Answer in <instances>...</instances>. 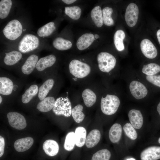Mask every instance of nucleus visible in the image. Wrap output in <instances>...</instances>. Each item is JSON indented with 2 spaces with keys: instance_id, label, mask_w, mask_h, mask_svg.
Wrapping results in <instances>:
<instances>
[{
  "instance_id": "1",
  "label": "nucleus",
  "mask_w": 160,
  "mask_h": 160,
  "mask_svg": "<svg viewBox=\"0 0 160 160\" xmlns=\"http://www.w3.org/2000/svg\"><path fill=\"white\" fill-rule=\"evenodd\" d=\"M120 79L123 84L126 98L140 101L147 100L150 97L151 88L136 70L122 71Z\"/></svg>"
},
{
  "instance_id": "2",
  "label": "nucleus",
  "mask_w": 160,
  "mask_h": 160,
  "mask_svg": "<svg viewBox=\"0 0 160 160\" xmlns=\"http://www.w3.org/2000/svg\"><path fill=\"white\" fill-rule=\"evenodd\" d=\"M121 81L115 92L105 93L101 98L100 109L105 115L115 114L120 106L122 99L126 98L124 86Z\"/></svg>"
},
{
  "instance_id": "3",
  "label": "nucleus",
  "mask_w": 160,
  "mask_h": 160,
  "mask_svg": "<svg viewBox=\"0 0 160 160\" xmlns=\"http://www.w3.org/2000/svg\"><path fill=\"white\" fill-rule=\"evenodd\" d=\"M25 82L5 72H0V95L3 99L18 97Z\"/></svg>"
},
{
  "instance_id": "4",
  "label": "nucleus",
  "mask_w": 160,
  "mask_h": 160,
  "mask_svg": "<svg viewBox=\"0 0 160 160\" xmlns=\"http://www.w3.org/2000/svg\"><path fill=\"white\" fill-rule=\"evenodd\" d=\"M99 70L105 74L111 75L116 67L117 60L112 54L106 52H101L97 56Z\"/></svg>"
},
{
  "instance_id": "5",
  "label": "nucleus",
  "mask_w": 160,
  "mask_h": 160,
  "mask_svg": "<svg viewBox=\"0 0 160 160\" xmlns=\"http://www.w3.org/2000/svg\"><path fill=\"white\" fill-rule=\"evenodd\" d=\"M56 57L55 55L51 54L39 59L36 64L33 74L43 80L49 76L48 70L55 64Z\"/></svg>"
},
{
  "instance_id": "6",
  "label": "nucleus",
  "mask_w": 160,
  "mask_h": 160,
  "mask_svg": "<svg viewBox=\"0 0 160 160\" xmlns=\"http://www.w3.org/2000/svg\"><path fill=\"white\" fill-rule=\"evenodd\" d=\"M70 73L75 77L82 79L88 76L91 68L87 64L76 59L72 60L69 65Z\"/></svg>"
},
{
  "instance_id": "7",
  "label": "nucleus",
  "mask_w": 160,
  "mask_h": 160,
  "mask_svg": "<svg viewBox=\"0 0 160 160\" xmlns=\"http://www.w3.org/2000/svg\"><path fill=\"white\" fill-rule=\"evenodd\" d=\"M39 45V40L36 36L32 34L25 35L18 45L19 51L23 53H27L36 49Z\"/></svg>"
},
{
  "instance_id": "8",
  "label": "nucleus",
  "mask_w": 160,
  "mask_h": 160,
  "mask_svg": "<svg viewBox=\"0 0 160 160\" xmlns=\"http://www.w3.org/2000/svg\"><path fill=\"white\" fill-rule=\"evenodd\" d=\"M39 60L38 56L36 54H32L29 56L17 73L19 78L25 82V78L33 73Z\"/></svg>"
},
{
  "instance_id": "9",
  "label": "nucleus",
  "mask_w": 160,
  "mask_h": 160,
  "mask_svg": "<svg viewBox=\"0 0 160 160\" xmlns=\"http://www.w3.org/2000/svg\"><path fill=\"white\" fill-rule=\"evenodd\" d=\"M2 31L4 36L10 40H14L21 35L23 27L19 20L14 19L9 22Z\"/></svg>"
},
{
  "instance_id": "10",
  "label": "nucleus",
  "mask_w": 160,
  "mask_h": 160,
  "mask_svg": "<svg viewBox=\"0 0 160 160\" xmlns=\"http://www.w3.org/2000/svg\"><path fill=\"white\" fill-rule=\"evenodd\" d=\"M71 103L67 98L60 97L56 99L52 110L57 115H63L68 117L71 115Z\"/></svg>"
},
{
  "instance_id": "11",
  "label": "nucleus",
  "mask_w": 160,
  "mask_h": 160,
  "mask_svg": "<svg viewBox=\"0 0 160 160\" xmlns=\"http://www.w3.org/2000/svg\"><path fill=\"white\" fill-rule=\"evenodd\" d=\"M40 85L34 82L27 84L24 92L18 96L22 103L27 104L37 98Z\"/></svg>"
},
{
  "instance_id": "12",
  "label": "nucleus",
  "mask_w": 160,
  "mask_h": 160,
  "mask_svg": "<svg viewBox=\"0 0 160 160\" xmlns=\"http://www.w3.org/2000/svg\"><path fill=\"white\" fill-rule=\"evenodd\" d=\"M9 125L17 129L21 130L26 127V121L24 117L16 112H8L7 115Z\"/></svg>"
},
{
  "instance_id": "13",
  "label": "nucleus",
  "mask_w": 160,
  "mask_h": 160,
  "mask_svg": "<svg viewBox=\"0 0 160 160\" xmlns=\"http://www.w3.org/2000/svg\"><path fill=\"white\" fill-rule=\"evenodd\" d=\"M42 84L40 85L37 99L41 101L46 97L52 92L55 84V79L50 76L43 80Z\"/></svg>"
},
{
  "instance_id": "14",
  "label": "nucleus",
  "mask_w": 160,
  "mask_h": 160,
  "mask_svg": "<svg viewBox=\"0 0 160 160\" xmlns=\"http://www.w3.org/2000/svg\"><path fill=\"white\" fill-rule=\"evenodd\" d=\"M139 9L134 3H131L127 6L125 14V19L127 25L130 27H134L137 21Z\"/></svg>"
},
{
  "instance_id": "15",
  "label": "nucleus",
  "mask_w": 160,
  "mask_h": 160,
  "mask_svg": "<svg viewBox=\"0 0 160 160\" xmlns=\"http://www.w3.org/2000/svg\"><path fill=\"white\" fill-rule=\"evenodd\" d=\"M140 47L142 53L146 58L153 59L157 56L158 52L156 48L149 39H143L140 43Z\"/></svg>"
},
{
  "instance_id": "16",
  "label": "nucleus",
  "mask_w": 160,
  "mask_h": 160,
  "mask_svg": "<svg viewBox=\"0 0 160 160\" xmlns=\"http://www.w3.org/2000/svg\"><path fill=\"white\" fill-rule=\"evenodd\" d=\"M128 117L130 124L135 129H140L143 124V118L141 111L138 109L132 108L129 111Z\"/></svg>"
},
{
  "instance_id": "17",
  "label": "nucleus",
  "mask_w": 160,
  "mask_h": 160,
  "mask_svg": "<svg viewBox=\"0 0 160 160\" xmlns=\"http://www.w3.org/2000/svg\"><path fill=\"white\" fill-rule=\"evenodd\" d=\"M56 99L50 93L42 100L39 101L37 104L36 109L41 112H48L54 108Z\"/></svg>"
},
{
  "instance_id": "18",
  "label": "nucleus",
  "mask_w": 160,
  "mask_h": 160,
  "mask_svg": "<svg viewBox=\"0 0 160 160\" xmlns=\"http://www.w3.org/2000/svg\"><path fill=\"white\" fill-rule=\"evenodd\" d=\"M141 160H157L160 159V146H152L143 150L141 153Z\"/></svg>"
},
{
  "instance_id": "19",
  "label": "nucleus",
  "mask_w": 160,
  "mask_h": 160,
  "mask_svg": "<svg viewBox=\"0 0 160 160\" xmlns=\"http://www.w3.org/2000/svg\"><path fill=\"white\" fill-rule=\"evenodd\" d=\"M22 53L19 51L14 50L5 53L3 62L5 65L11 66L15 65L22 58Z\"/></svg>"
},
{
  "instance_id": "20",
  "label": "nucleus",
  "mask_w": 160,
  "mask_h": 160,
  "mask_svg": "<svg viewBox=\"0 0 160 160\" xmlns=\"http://www.w3.org/2000/svg\"><path fill=\"white\" fill-rule=\"evenodd\" d=\"M33 142V139L32 137H27L17 140L14 143V147L16 151L23 152L30 149Z\"/></svg>"
},
{
  "instance_id": "21",
  "label": "nucleus",
  "mask_w": 160,
  "mask_h": 160,
  "mask_svg": "<svg viewBox=\"0 0 160 160\" xmlns=\"http://www.w3.org/2000/svg\"><path fill=\"white\" fill-rule=\"evenodd\" d=\"M94 35L91 33L83 34L78 39L76 42L77 48L80 50H83L90 46L95 40Z\"/></svg>"
},
{
  "instance_id": "22",
  "label": "nucleus",
  "mask_w": 160,
  "mask_h": 160,
  "mask_svg": "<svg viewBox=\"0 0 160 160\" xmlns=\"http://www.w3.org/2000/svg\"><path fill=\"white\" fill-rule=\"evenodd\" d=\"M43 148L47 155L53 157L58 154L59 151V146L55 141L53 140H47L44 143Z\"/></svg>"
},
{
  "instance_id": "23",
  "label": "nucleus",
  "mask_w": 160,
  "mask_h": 160,
  "mask_svg": "<svg viewBox=\"0 0 160 160\" xmlns=\"http://www.w3.org/2000/svg\"><path fill=\"white\" fill-rule=\"evenodd\" d=\"M136 71L138 73L144 75H156L160 72V65L155 63H150L143 65L141 69Z\"/></svg>"
},
{
  "instance_id": "24",
  "label": "nucleus",
  "mask_w": 160,
  "mask_h": 160,
  "mask_svg": "<svg viewBox=\"0 0 160 160\" xmlns=\"http://www.w3.org/2000/svg\"><path fill=\"white\" fill-rule=\"evenodd\" d=\"M101 138V133L99 130L94 129L91 130L87 135L85 144L89 148L96 145L99 142Z\"/></svg>"
},
{
  "instance_id": "25",
  "label": "nucleus",
  "mask_w": 160,
  "mask_h": 160,
  "mask_svg": "<svg viewBox=\"0 0 160 160\" xmlns=\"http://www.w3.org/2000/svg\"><path fill=\"white\" fill-rule=\"evenodd\" d=\"M122 133L121 125L117 123L114 124L109 132V137L110 141L114 143L118 142L121 138Z\"/></svg>"
},
{
  "instance_id": "26",
  "label": "nucleus",
  "mask_w": 160,
  "mask_h": 160,
  "mask_svg": "<svg viewBox=\"0 0 160 160\" xmlns=\"http://www.w3.org/2000/svg\"><path fill=\"white\" fill-rule=\"evenodd\" d=\"M82 97L85 105L88 108L92 106L96 101V94L90 89H84L82 92Z\"/></svg>"
},
{
  "instance_id": "27",
  "label": "nucleus",
  "mask_w": 160,
  "mask_h": 160,
  "mask_svg": "<svg viewBox=\"0 0 160 160\" xmlns=\"http://www.w3.org/2000/svg\"><path fill=\"white\" fill-rule=\"evenodd\" d=\"M91 16L95 25L97 27H101L103 24L102 11L99 6L95 7L91 10Z\"/></svg>"
},
{
  "instance_id": "28",
  "label": "nucleus",
  "mask_w": 160,
  "mask_h": 160,
  "mask_svg": "<svg viewBox=\"0 0 160 160\" xmlns=\"http://www.w3.org/2000/svg\"><path fill=\"white\" fill-rule=\"evenodd\" d=\"M75 145L79 147H82L85 143L87 131L82 127H79L75 129Z\"/></svg>"
},
{
  "instance_id": "29",
  "label": "nucleus",
  "mask_w": 160,
  "mask_h": 160,
  "mask_svg": "<svg viewBox=\"0 0 160 160\" xmlns=\"http://www.w3.org/2000/svg\"><path fill=\"white\" fill-rule=\"evenodd\" d=\"M52 45L55 48L60 51L69 49L72 46V43L70 41L61 37L55 38L53 41Z\"/></svg>"
},
{
  "instance_id": "30",
  "label": "nucleus",
  "mask_w": 160,
  "mask_h": 160,
  "mask_svg": "<svg viewBox=\"0 0 160 160\" xmlns=\"http://www.w3.org/2000/svg\"><path fill=\"white\" fill-rule=\"evenodd\" d=\"M125 36L124 32L121 30L116 31L114 34V43L116 49L119 51H122L124 49L123 40Z\"/></svg>"
},
{
  "instance_id": "31",
  "label": "nucleus",
  "mask_w": 160,
  "mask_h": 160,
  "mask_svg": "<svg viewBox=\"0 0 160 160\" xmlns=\"http://www.w3.org/2000/svg\"><path fill=\"white\" fill-rule=\"evenodd\" d=\"M55 29L54 23L50 22L40 28L37 30V34L40 37L48 36L53 32Z\"/></svg>"
},
{
  "instance_id": "32",
  "label": "nucleus",
  "mask_w": 160,
  "mask_h": 160,
  "mask_svg": "<svg viewBox=\"0 0 160 160\" xmlns=\"http://www.w3.org/2000/svg\"><path fill=\"white\" fill-rule=\"evenodd\" d=\"M137 73L150 88L151 86H153L160 88V74L146 76Z\"/></svg>"
},
{
  "instance_id": "33",
  "label": "nucleus",
  "mask_w": 160,
  "mask_h": 160,
  "mask_svg": "<svg viewBox=\"0 0 160 160\" xmlns=\"http://www.w3.org/2000/svg\"><path fill=\"white\" fill-rule=\"evenodd\" d=\"M11 0H1L0 1V18L4 19L8 16L12 6Z\"/></svg>"
},
{
  "instance_id": "34",
  "label": "nucleus",
  "mask_w": 160,
  "mask_h": 160,
  "mask_svg": "<svg viewBox=\"0 0 160 160\" xmlns=\"http://www.w3.org/2000/svg\"><path fill=\"white\" fill-rule=\"evenodd\" d=\"M82 105L79 104L72 109L71 115L74 121L77 123L81 122L84 119L85 115L83 112Z\"/></svg>"
},
{
  "instance_id": "35",
  "label": "nucleus",
  "mask_w": 160,
  "mask_h": 160,
  "mask_svg": "<svg viewBox=\"0 0 160 160\" xmlns=\"http://www.w3.org/2000/svg\"><path fill=\"white\" fill-rule=\"evenodd\" d=\"M65 12L66 15L71 19L77 20L80 17L81 10L78 6L66 7H65Z\"/></svg>"
},
{
  "instance_id": "36",
  "label": "nucleus",
  "mask_w": 160,
  "mask_h": 160,
  "mask_svg": "<svg viewBox=\"0 0 160 160\" xmlns=\"http://www.w3.org/2000/svg\"><path fill=\"white\" fill-rule=\"evenodd\" d=\"M75 144V132H70L66 135L64 145V149L70 151L74 148Z\"/></svg>"
},
{
  "instance_id": "37",
  "label": "nucleus",
  "mask_w": 160,
  "mask_h": 160,
  "mask_svg": "<svg viewBox=\"0 0 160 160\" xmlns=\"http://www.w3.org/2000/svg\"><path fill=\"white\" fill-rule=\"evenodd\" d=\"M103 16L104 24L108 26L113 25L114 22L112 18L111 15L113 10L111 7H106L102 10Z\"/></svg>"
},
{
  "instance_id": "38",
  "label": "nucleus",
  "mask_w": 160,
  "mask_h": 160,
  "mask_svg": "<svg viewBox=\"0 0 160 160\" xmlns=\"http://www.w3.org/2000/svg\"><path fill=\"white\" fill-rule=\"evenodd\" d=\"M111 154L107 149L100 150L94 153L91 160H109Z\"/></svg>"
},
{
  "instance_id": "39",
  "label": "nucleus",
  "mask_w": 160,
  "mask_h": 160,
  "mask_svg": "<svg viewBox=\"0 0 160 160\" xmlns=\"http://www.w3.org/2000/svg\"><path fill=\"white\" fill-rule=\"evenodd\" d=\"M124 131L126 135L132 140H135L137 137V134L131 124L129 123H126L123 127Z\"/></svg>"
},
{
  "instance_id": "40",
  "label": "nucleus",
  "mask_w": 160,
  "mask_h": 160,
  "mask_svg": "<svg viewBox=\"0 0 160 160\" xmlns=\"http://www.w3.org/2000/svg\"><path fill=\"white\" fill-rule=\"evenodd\" d=\"M5 141L4 138L0 136V157H2L4 153Z\"/></svg>"
},
{
  "instance_id": "41",
  "label": "nucleus",
  "mask_w": 160,
  "mask_h": 160,
  "mask_svg": "<svg viewBox=\"0 0 160 160\" xmlns=\"http://www.w3.org/2000/svg\"><path fill=\"white\" fill-rule=\"evenodd\" d=\"M62 1L67 4H70L75 2L76 0H62Z\"/></svg>"
},
{
  "instance_id": "42",
  "label": "nucleus",
  "mask_w": 160,
  "mask_h": 160,
  "mask_svg": "<svg viewBox=\"0 0 160 160\" xmlns=\"http://www.w3.org/2000/svg\"><path fill=\"white\" fill-rule=\"evenodd\" d=\"M156 36L158 41L160 44V29H159L157 32Z\"/></svg>"
},
{
  "instance_id": "43",
  "label": "nucleus",
  "mask_w": 160,
  "mask_h": 160,
  "mask_svg": "<svg viewBox=\"0 0 160 160\" xmlns=\"http://www.w3.org/2000/svg\"><path fill=\"white\" fill-rule=\"evenodd\" d=\"M157 111L159 114L160 116V101L157 105Z\"/></svg>"
},
{
  "instance_id": "44",
  "label": "nucleus",
  "mask_w": 160,
  "mask_h": 160,
  "mask_svg": "<svg viewBox=\"0 0 160 160\" xmlns=\"http://www.w3.org/2000/svg\"><path fill=\"white\" fill-rule=\"evenodd\" d=\"M3 100H3V98L1 95H0V104H1L2 103Z\"/></svg>"
},
{
  "instance_id": "45",
  "label": "nucleus",
  "mask_w": 160,
  "mask_h": 160,
  "mask_svg": "<svg viewBox=\"0 0 160 160\" xmlns=\"http://www.w3.org/2000/svg\"><path fill=\"white\" fill-rule=\"evenodd\" d=\"M95 39H98L99 37V36L98 34H96L94 35Z\"/></svg>"
},
{
  "instance_id": "46",
  "label": "nucleus",
  "mask_w": 160,
  "mask_h": 160,
  "mask_svg": "<svg viewBox=\"0 0 160 160\" xmlns=\"http://www.w3.org/2000/svg\"><path fill=\"white\" fill-rule=\"evenodd\" d=\"M127 160H136L133 158H129V159H127Z\"/></svg>"
},
{
  "instance_id": "47",
  "label": "nucleus",
  "mask_w": 160,
  "mask_h": 160,
  "mask_svg": "<svg viewBox=\"0 0 160 160\" xmlns=\"http://www.w3.org/2000/svg\"><path fill=\"white\" fill-rule=\"evenodd\" d=\"M158 141L159 143L160 144V137L159 138Z\"/></svg>"
}]
</instances>
